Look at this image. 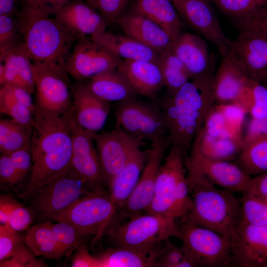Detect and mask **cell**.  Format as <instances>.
Instances as JSON below:
<instances>
[{
  "instance_id": "obj_33",
  "label": "cell",
  "mask_w": 267,
  "mask_h": 267,
  "mask_svg": "<svg viewBox=\"0 0 267 267\" xmlns=\"http://www.w3.org/2000/svg\"><path fill=\"white\" fill-rule=\"evenodd\" d=\"M24 239L26 246L36 256L58 260L64 255L55 238L49 221L31 227Z\"/></svg>"
},
{
  "instance_id": "obj_4",
  "label": "cell",
  "mask_w": 267,
  "mask_h": 267,
  "mask_svg": "<svg viewBox=\"0 0 267 267\" xmlns=\"http://www.w3.org/2000/svg\"><path fill=\"white\" fill-rule=\"evenodd\" d=\"M192 207L181 219L231 240L241 222V202L233 193L219 188L198 175H186Z\"/></svg>"
},
{
  "instance_id": "obj_19",
  "label": "cell",
  "mask_w": 267,
  "mask_h": 267,
  "mask_svg": "<svg viewBox=\"0 0 267 267\" xmlns=\"http://www.w3.org/2000/svg\"><path fill=\"white\" fill-rule=\"evenodd\" d=\"M212 79L216 104L237 103L249 80L241 62L229 49Z\"/></svg>"
},
{
  "instance_id": "obj_50",
  "label": "cell",
  "mask_w": 267,
  "mask_h": 267,
  "mask_svg": "<svg viewBox=\"0 0 267 267\" xmlns=\"http://www.w3.org/2000/svg\"><path fill=\"white\" fill-rule=\"evenodd\" d=\"M23 181L32 174V157L30 147L24 148L8 154Z\"/></svg>"
},
{
  "instance_id": "obj_20",
  "label": "cell",
  "mask_w": 267,
  "mask_h": 267,
  "mask_svg": "<svg viewBox=\"0 0 267 267\" xmlns=\"http://www.w3.org/2000/svg\"><path fill=\"white\" fill-rule=\"evenodd\" d=\"M229 49L245 67L249 78L263 84L267 82V38L251 31L239 29Z\"/></svg>"
},
{
  "instance_id": "obj_49",
  "label": "cell",
  "mask_w": 267,
  "mask_h": 267,
  "mask_svg": "<svg viewBox=\"0 0 267 267\" xmlns=\"http://www.w3.org/2000/svg\"><path fill=\"white\" fill-rule=\"evenodd\" d=\"M25 245L9 259L0 262V267H42L46 266L37 260L34 254Z\"/></svg>"
},
{
  "instance_id": "obj_23",
  "label": "cell",
  "mask_w": 267,
  "mask_h": 267,
  "mask_svg": "<svg viewBox=\"0 0 267 267\" xmlns=\"http://www.w3.org/2000/svg\"><path fill=\"white\" fill-rule=\"evenodd\" d=\"M72 108L79 125L91 133H97L103 127L110 110L109 102L102 100L79 83L71 88Z\"/></svg>"
},
{
  "instance_id": "obj_35",
  "label": "cell",
  "mask_w": 267,
  "mask_h": 267,
  "mask_svg": "<svg viewBox=\"0 0 267 267\" xmlns=\"http://www.w3.org/2000/svg\"><path fill=\"white\" fill-rule=\"evenodd\" d=\"M34 126H26L11 119L0 121V152L9 154L30 147Z\"/></svg>"
},
{
  "instance_id": "obj_47",
  "label": "cell",
  "mask_w": 267,
  "mask_h": 267,
  "mask_svg": "<svg viewBox=\"0 0 267 267\" xmlns=\"http://www.w3.org/2000/svg\"><path fill=\"white\" fill-rule=\"evenodd\" d=\"M187 256L182 246L172 243L170 238L165 241L163 251L154 264L155 267H179Z\"/></svg>"
},
{
  "instance_id": "obj_11",
  "label": "cell",
  "mask_w": 267,
  "mask_h": 267,
  "mask_svg": "<svg viewBox=\"0 0 267 267\" xmlns=\"http://www.w3.org/2000/svg\"><path fill=\"white\" fill-rule=\"evenodd\" d=\"M36 90L34 113L48 118H57L72 107L69 78L55 71L32 64Z\"/></svg>"
},
{
  "instance_id": "obj_46",
  "label": "cell",
  "mask_w": 267,
  "mask_h": 267,
  "mask_svg": "<svg viewBox=\"0 0 267 267\" xmlns=\"http://www.w3.org/2000/svg\"><path fill=\"white\" fill-rule=\"evenodd\" d=\"M235 23L238 30H249L267 38V3Z\"/></svg>"
},
{
  "instance_id": "obj_42",
  "label": "cell",
  "mask_w": 267,
  "mask_h": 267,
  "mask_svg": "<svg viewBox=\"0 0 267 267\" xmlns=\"http://www.w3.org/2000/svg\"><path fill=\"white\" fill-rule=\"evenodd\" d=\"M49 223L55 238L64 255L70 250L79 247L82 236L72 225L64 222L53 223L49 221Z\"/></svg>"
},
{
  "instance_id": "obj_14",
  "label": "cell",
  "mask_w": 267,
  "mask_h": 267,
  "mask_svg": "<svg viewBox=\"0 0 267 267\" xmlns=\"http://www.w3.org/2000/svg\"><path fill=\"white\" fill-rule=\"evenodd\" d=\"M90 134L96 146L104 183L109 185L142 142L117 127L110 132Z\"/></svg>"
},
{
  "instance_id": "obj_24",
  "label": "cell",
  "mask_w": 267,
  "mask_h": 267,
  "mask_svg": "<svg viewBox=\"0 0 267 267\" xmlns=\"http://www.w3.org/2000/svg\"><path fill=\"white\" fill-rule=\"evenodd\" d=\"M116 23L126 35L159 54L170 48L174 39L158 24L129 9L118 19Z\"/></svg>"
},
{
  "instance_id": "obj_30",
  "label": "cell",
  "mask_w": 267,
  "mask_h": 267,
  "mask_svg": "<svg viewBox=\"0 0 267 267\" xmlns=\"http://www.w3.org/2000/svg\"><path fill=\"white\" fill-rule=\"evenodd\" d=\"M147 157V151L137 149L109 183V195L117 208L122 207L135 188Z\"/></svg>"
},
{
  "instance_id": "obj_38",
  "label": "cell",
  "mask_w": 267,
  "mask_h": 267,
  "mask_svg": "<svg viewBox=\"0 0 267 267\" xmlns=\"http://www.w3.org/2000/svg\"><path fill=\"white\" fill-rule=\"evenodd\" d=\"M215 107L224 118L228 136L234 139H243L242 127L247 111L236 103L216 104Z\"/></svg>"
},
{
  "instance_id": "obj_58",
  "label": "cell",
  "mask_w": 267,
  "mask_h": 267,
  "mask_svg": "<svg viewBox=\"0 0 267 267\" xmlns=\"http://www.w3.org/2000/svg\"><path fill=\"white\" fill-rule=\"evenodd\" d=\"M19 203L15 199L9 195H0V222L1 224L7 222L10 213Z\"/></svg>"
},
{
  "instance_id": "obj_8",
  "label": "cell",
  "mask_w": 267,
  "mask_h": 267,
  "mask_svg": "<svg viewBox=\"0 0 267 267\" xmlns=\"http://www.w3.org/2000/svg\"><path fill=\"white\" fill-rule=\"evenodd\" d=\"M94 190L70 170L40 187L30 198L33 210L40 220L56 221L78 199Z\"/></svg>"
},
{
  "instance_id": "obj_6",
  "label": "cell",
  "mask_w": 267,
  "mask_h": 267,
  "mask_svg": "<svg viewBox=\"0 0 267 267\" xmlns=\"http://www.w3.org/2000/svg\"><path fill=\"white\" fill-rule=\"evenodd\" d=\"M178 229L176 219L146 213L130 219L114 229L111 236L118 246L152 252L162 248L166 239L177 237Z\"/></svg>"
},
{
  "instance_id": "obj_62",
  "label": "cell",
  "mask_w": 267,
  "mask_h": 267,
  "mask_svg": "<svg viewBox=\"0 0 267 267\" xmlns=\"http://www.w3.org/2000/svg\"><path fill=\"white\" fill-rule=\"evenodd\" d=\"M22 0H20V2H22Z\"/></svg>"
},
{
  "instance_id": "obj_55",
  "label": "cell",
  "mask_w": 267,
  "mask_h": 267,
  "mask_svg": "<svg viewBox=\"0 0 267 267\" xmlns=\"http://www.w3.org/2000/svg\"><path fill=\"white\" fill-rule=\"evenodd\" d=\"M70 0H23L22 3L33 7L44 14L55 16Z\"/></svg>"
},
{
  "instance_id": "obj_43",
  "label": "cell",
  "mask_w": 267,
  "mask_h": 267,
  "mask_svg": "<svg viewBox=\"0 0 267 267\" xmlns=\"http://www.w3.org/2000/svg\"><path fill=\"white\" fill-rule=\"evenodd\" d=\"M98 12L109 25L116 23L118 19L129 8L132 0H84Z\"/></svg>"
},
{
  "instance_id": "obj_28",
  "label": "cell",
  "mask_w": 267,
  "mask_h": 267,
  "mask_svg": "<svg viewBox=\"0 0 267 267\" xmlns=\"http://www.w3.org/2000/svg\"><path fill=\"white\" fill-rule=\"evenodd\" d=\"M85 85L97 97L108 102L122 103L136 99L137 95L117 69L96 75Z\"/></svg>"
},
{
  "instance_id": "obj_32",
  "label": "cell",
  "mask_w": 267,
  "mask_h": 267,
  "mask_svg": "<svg viewBox=\"0 0 267 267\" xmlns=\"http://www.w3.org/2000/svg\"><path fill=\"white\" fill-rule=\"evenodd\" d=\"M164 247L152 252H147L118 246L107 250L98 257L100 267H154Z\"/></svg>"
},
{
  "instance_id": "obj_17",
  "label": "cell",
  "mask_w": 267,
  "mask_h": 267,
  "mask_svg": "<svg viewBox=\"0 0 267 267\" xmlns=\"http://www.w3.org/2000/svg\"><path fill=\"white\" fill-rule=\"evenodd\" d=\"M122 59L93 42L90 38L78 40L67 64V72L75 80L90 79L117 69Z\"/></svg>"
},
{
  "instance_id": "obj_27",
  "label": "cell",
  "mask_w": 267,
  "mask_h": 267,
  "mask_svg": "<svg viewBox=\"0 0 267 267\" xmlns=\"http://www.w3.org/2000/svg\"><path fill=\"white\" fill-rule=\"evenodd\" d=\"M91 40L122 60L159 62V53L134 39L106 30L92 35Z\"/></svg>"
},
{
  "instance_id": "obj_29",
  "label": "cell",
  "mask_w": 267,
  "mask_h": 267,
  "mask_svg": "<svg viewBox=\"0 0 267 267\" xmlns=\"http://www.w3.org/2000/svg\"><path fill=\"white\" fill-rule=\"evenodd\" d=\"M129 9L155 22L174 39L182 32L183 24L171 0H132Z\"/></svg>"
},
{
  "instance_id": "obj_7",
  "label": "cell",
  "mask_w": 267,
  "mask_h": 267,
  "mask_svg": "<svg viewBox=\"0 0 267 267\" xmlns=\"http://www.w3.org/2000/svg\"><path fill=\"white\" fill-rule=\"evenodd\" d=\"M177 238L195 267H235L231 241L211 229L182 222Z\"/></svg>"
},
{
  "instance_id": "obj_9",
  "label": "cell",
  "mask_w": 267,
  "mask_h": 267,
  "mask_svg": "<svg viewBox=\"0 0 267 267\" xmlns=\"http://www.w3.org/2000/svg\"><path fill=\"white\" fill-rule=\"evenodd\" d=\"M117 209L110 195L97 189L78 199L56 222L69 223L82 236H94L96 242L101 237Z\"/></svg>"
},
{
  "instance_id": "obj_40",
  "label": "cell",
  "mask_w": 267,
  "mask_h": 267,
  "mask_svg": "<svg viewBox=\"0 0 267 267\" xmlns=\"http://www.w3.org/2000/svg\"><path fill=\"white\" fill-rule=\"evenodd\" d=\"M241 202L242 222L267 226V202L242 194Z\"/></svg>"
},
{
  "instance_id": "obj_5",
  "label": "cell",
  "mask_w": 267,
  "mask_h": 267,
  "mask_svg": "<svg viewBox=\"0 0 267 267\" xmlns=\"http://www.w3.org/2000/svg\"><path fill=\"white\" fill-rule=\"evenodd\" d=\"M187 156L178 148L171 146L164 158L156 179L154 195L146 213L182 219L192 207L185 170Z\"/></svg>"
},
{
  "instance_id": "obj_54",
  "label": "cell",
  "mask_w": 267,
  "mask_h": 267,
  "mask_svg": "<svg viewBox=\"0 0 267 267\" xmlns=\"http://www.w3.org/2000/svg\"><path fill=\"white\" fill-rule=\"evenodd\" d=\"M0 86V91L6 93L13 99L29 108L33 112H35V104L33 102L31 93L28 91L13 85L5 84Z\"/></svg>"
},
{
  "instance_id": "obj_37",
  "label": "cell",
  "mask_w": 267,
  "mask_h": 267,
  "mask_svg": "<svg viewBox=\"0 0 267 267\" xmlns=\"http://www.w3.org/2000/svg\"><path fill=\"white\" fill-rule=\"evenodd\" d=\"M251 118H267V86L250 79L238 102Z\"/></svg>"
},
{
  "instance_id": "obj_16",
  "label": "cell",
  "mask_w": 267,
  "mask_h": 267,
  "mask_svg": "<svg viewBox=\"0 0 267 267\" xmlns=\"http://www.w3.org/2000/svg\"><path fill=\"white\" fill-rule=\"evenodd\" d=\"M70 126L72 148L70 170L93 190L100 188L104 180L93 139L90 133L77 123L72 107Z\"/></svg>"
},
{
  "instance_id": "obj_12",
  "label": "cell",
  "mask_w": 267,
  "mask_h": 267,
  "mask_svg": "<svg viewBox=\"0 0 267 267\" xmlns=\"http://www.w3.org/2000/svg\"><path fill=\"white\" fill-rule=\"evenodd\" d=\"M186 175H198L217 187L233 193L242 192L252 177L236 163L204 156L193 142L185 160Z\"/></svg>"
},
{
  "instance_id": "obj_15",
  "label": "cell",
  "mask_w": 267,
  "mask_h": 267,
  "mask_svg": "<svg viewBox=\"0 0 267 267\" xmlns=\"http://www.w3.org/2000/svg\"><path fill=\"white\" fill-rule=\"evenodd\" d=\"M180 17L199 36L209 41L222 56L230 40L223 32L219 19L208 0H172Z\"/></svg>"
},
{
  "instance_id": "obj_51",
  "label": "cell",
  "mask_w": 267,
  "mask_h": 267,
  "mask_svg": "<svg viewBox=\"0 0 267 267\" xmlns=\"http://www.w3.org/2000/svg\"><path fill=\"white\" fill-rule=\"evenodd\" d=\"M202 129L203 132L210 136L228 137L224 118L215 106L209 115Z\"/></svg>"
},
{
  "instance_id": "obj_13",
  "label": "cell",
  "mask_w": 267,
  "mask_h": 267,
  "mask_svg": "<svg viewBox=\"0 0 267 267\" xmlns=\"http://www.w3.org/2000/svg\"><path fill=\"white\" fill-rule=\"evenodd\" d=\"M171 146L169 135L152 141L147 151V157L137 183L126 202L120 208L130 219L140 215L150 205L154 195L157 175L168 148Z\"/></svg>"
},
{
  "instance_id": "obj_18",
  "label": "cell",
  "mask_w": 267,
  "mask_h": 267,
  "mask_svg": "<svg viewBox=\"0 0 267 267\" xmlns=\"http://www.w3.org/2000/svg\"><path fill=\"white\" fill-rule=\"evenodd\" d=\"M231 241L235 267H267V226L241 222Z\"/></svg>"
},
{
  "instance_id": "obj_22",
  "label": "cell",
  "mask_w": 267,
  "mask_h": 267,
  "mask_svg": "<svg viewBox=\"0 0 267 267\" xmlns=\"http://www.w3.org/2000/svg\"><path fill=\"white\" fill-rule=\"evenodd\" d=\"M170 48L184 65L191 80L214 75L215 58L201 36L181 32L173 40Z\"/></svg>"
},
{
  "instance_id": "obj_61",
  "label": "cell",
  "mask_w": 267,
  "mask_h": 267,
  "mask_svg": "<svg viewBox=\"0 0 267 267\" xmlns=\"http://www.w3.org/2000/svg\"><path fill=\"white\" fill-rule=\"evenodd\" d=\"M265 85H266V86H267V82H266V83L264 84Z\"/></svg>"
},
{
  "instance_id": "obj_48",
  "label": "cell",
  "mask_w": 267,
  "mask_h": 267,
  "mask_svg": "<svg viewBox=\"0 0 267 267\" xmlns=\"http://www.w3.org/2000/svg\"><path fill=\"white\" fill-rule=\"evenodd\" d=\"M22 182L9 154H1L0 157V187L5 189L13 188Z\"/></svg>"
},
{
  "instance_id": "obj_3",
  "label": "cell",
  "mask_w": 267,
  "mask_h": 267,
  "mask_svg": "<svg viewBox=\"0 0 267 267\" xmlns=\"http://www.w3.org/2000/svg\"><path fill=\"white\" fill-rule=\"evenodd\" d=\"M17 17L21 44L32 63L69 77L67 64L76 36L54 18L26 4Z\"/></svg>"
},
{
  "instance_id": "obj_44",
  "label": "cell",
  "mask_w": 267,
  "mask_h": 267,
  "mask_svg": "<svg viewBox=\"0 0 267 267\" xmlns=\"http://www.w3.org/2000/svg\"><path fill=\"white\" fill-rule=\"evenodd\" d=\"M7 222L0 225V261L11 257L25 245V239Z\"/></svg>"
},
{
  "instance_id": "obj_59",
  "label": "cell",
  "mask_w": 267,
  "mask_h": 267,
  "mask_svg": "<svg viewBox=\"0 0 267 267\" xmlns=\"http://www.w3.org/2000/svg\"><path fill=\"white\" fill-rule=\"evenodd\" d=\"M17 2L18 0H0V15L17 16L20 13L16 7Z\"/></svg>"
},
{
  "instance_id": "obj_25",
  "label": "cell",
  "mask_w": 267,
  "mask_h": 267,
  "mask_svg": "<svg viewBox=\"0 0 267 267\" xmlns=\"http://www.w3.org/2000/svg\"><path fill=\"white\" fill-rule=\"evenodd\" d=\"M117 69L137 94L156 99L165 87L158 63L146 60H122Z\"/></svg>"
},
{
  "instance_id": "obj_34",
  "label": "cell",
  "mask_w": 267,
  "mask_h": 267,
  "mask_svg": "<svg viewBox=\"0 0 267 267\" xmlns=\"http://www.w3.org/2000/svg\"><path fill=\"white\" fill-rule=\"evenodd\" d=\"M236 164L251 177L267 172V134L246 145Z\"/></svg>"
},
{
  "instance_id": "obj_36",
  "label": "cell",
  "mask_w": 267,
  "mask_h": 267,
  "mask_svg": "<svg viewBox=\"0 0 267 267\" xmlns=\"http://www.w3.org/2000/svg\"><path fill=\"white\" fill-rule=\"evenodd\" d=\"M159 65L167 93H172L190 79L184 65L170 48L159 54Z\"/></svg>"
},
{
  "instance_id": "obj_2",
  "label": "cell",
  "mask_w": 267,
  "mask_h": 267,
  "mask_svg": "<svg viewBox=\"0 0 267 267\" xmlns=\"http://www.w3.org/2000/svg\"><path fill=\"white\" fill-rule=\"evenodd\" d=\"M213 76L190 80L175 92L167 93L156 102L165 118L171 146L179 148L186 156L195 136L216 105Z\"/></svg>"
},
{
  "instance_id": "obj_56",
  "label": "cell",
  "mask_w": 267,
  "mask_h": 267,
  "mask_svg": "<svg viewBox=\"0 0 267 267\" xmlns=\"http://www.w3.org/2000/svg\"><path fill=\"white\" fill-rule=\"evenodd\" d=\"M267 134V118L250 120L243 137L244 148L257 138Z\"/></svg>"
},
{
  "instance_id": "obj_39",
  "label": "cell",
  "mask_w": 267,
  "mask_h": 267,
  "mask_svg": "<svg viewBox=\"0 0 267 267\" xmlns=\"http://www.w3.org/2000/svg\"><path fill=\"white\" fill-rule=\"evenodd\" d=\"M222 12L235 22L242 20L267 4L263 0H211Z\"/></svg>"
},
{
  "instance_id": "obj_41",
  "label": "cell",
  "mask_w": 267,
  "mask_h": 267,
  "mask_svg": "<svg viewBox=\"0 0 267 267\" xmlns=\"http://www.w3.org/2000/svg\"><path fill=\"white\" fill-rule=\"evenodd\" d=\"M0 111L14 121L26 126H34V112L0 91Z\"/></svg>"
},
{
  "instance_id": "obj_10",
  "label": "cell",
  "mask_w": 267,
  "mask_h": 267,
  "mask_svg": "<svg viewBox=\"0 0 267 267\" xmlns=\"http://www.w3.org/2000/svg\"><path fill=\"white\" fill-rule=\"evenodd\" d=\"M114 115L116 127L142 142L169 135L168 129L158 105L133 99L119 103Z\"/></svg>"
},
{
  "instance_id": "obj_26",
  "label": "cell",
  "mask_w": 267,
  "mask_h": 267,
  "mask_svg": "<svg viewBox=\"0 0 267 267\" xmlns=\"http://www.w3.org/2000/svg\"><path fill=\"white\" fill-rule=\"evenodd\" d=\"M20 41L0 49V84L17 86L32 94L35 90L33 63Z\"/></svg>"
},
{
  "instance_id": "obj_57",
  "label": "cell",
  "mask_w": 267,
  "mask_h": 267,
  "mask_svg": "<svg viewBox=\"0 0 267 267\" xmlns=\"http://www.w3.org/2000/svg\"><path fill=\"white\" fill-rule=\"evenodd\" d=\"M72 267H100L98 257L91 255L85 247H81L72 260Z\"/></svg>"
},
{
  "instance_id": "obj_21",
  "label": "cell",
  "mask_w": 267,
  "mask_h": 267,
  "mask_svg": "<svg viewBox=\"0 0 267 267\" xmlns=\"http://www.w3.org/2000/svg\"><path fill=\"white\" fill-rule=\"evenodd\" d=\"M77 40L105 31L109 25L103 16L84 0H70L54 16Z\"/></svg>"
},
{
  "instance_id": "obj_63",
  "label": "cell",
  "mask_w": 267,
  "mask_h": 267,
  "mask_svg": "<svg viewBox=\"0 0 267 267\" xmlns=\"http://www.w3.org/2000/svg\"></svg>"
},
{
  "instance_id": "obj_45",
  "label": "cell",
  "mask_w": 267,
  "mask_h": 267,
  "mask_svg": "<svg viewBox=\"0 0 267 267\" xmlns=\"http://www.w3.org/2000/svg\"><path fill=\"white\" fill-rule=\"evenodd\" d=\"M21 39L17 16L0 15V49L17 44Z\"/></svg>"
},
{
  "instance_id": "obj_53",
  "label": "cell",
  "mask_w": 267,
  "mask_h": 267,
  "mask_svg": "<svg viewBox=\"0 0 267 267\" xmlns=\"http://www.w3.org/2000/svg\"><path fill=\"white\" fill-rule=\"evenodd\" d=\"M242 193L267 202V172L252 177Z\"/></svg>"
},
{
  "instance_id": "obj_60",
  "label": "cell",
  "mask_w": 267,
  "mask_h": 267,
  "mask_svg": "<svg viewBox=\"0 0 267 267\" xmlns=\"http://www.w3.org/2000/svg\"><path fill=\"white\" fill-rule=\"evenodd\" d=\"M263 1H264L266 3H267V0H263Z\"/></svg>"
},
{
  "instance_id": "obj_1",
  "label": "cell",
  "mask_w": 267,
  "mask_h": 267,
  "mask_svg": "<svg viewBox=\"0 0 267 267\" xmlns=\"http://www.w3.org/2000/svg\"><path fill=\"white\" fill-rule=\"evenodd\" d=\"M71 110L57 118L34 113L30 142L32 172L27 186L20 195L21 198H30L40 187L70 170L72 148Z\"/></svg>"
},
{
  "instance_id": "obj_31",
  "label": "cell",
  "mask_w": 267,
  "mask_h": 267,
  "mask_svg": "<svg viewBox=\"0 0 267 267\" xmlns=\"http://www.w3.org/2000/svg\"><path fill=\"white\" fill-rule=\"evenodd\" d=\"M193 142L197 144L202 155L216 160L230 161L236 159L244 149L243 139L211 137L205 134L202 129Z\"/></svg>"
},
{
  "instance_id": "obj_52",
  "label": "cell",
  "mask_w": 267,
  "mask_h": 267,
  "mask_svg": "<svg viewBox=\"0 0 267 267\" xmlns=\"http://www.w3.org/2000/svg\"><path fill=\"white\" fill-rule=\"evenodd\" d=\"M32 222L30 211L19 203L10 213L7 223L17 231L27 229Z\"/></svg>"
}]
</instances>
